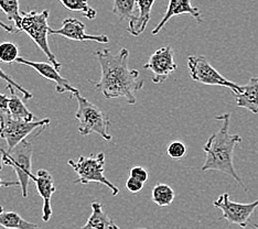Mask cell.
<instances>
[{
  "label": "cell",
  "instance_id": "1",
  "mask_svg": "<svg viewBox=\"0 0 258 229\" xmlns=\"http://www.w3.org/2000/svg\"><path fill=\"white\" fill-rule=\"evenodd\" d=\"M95 56L101 65L102 76L98 83H90L95 86L106 99L124 98L129 105L136 104V92L140 91L145 82L139 79L137 69L128 67L129 51L125 48L114 53L108 49L97 50Z\"/></svg>",
  "mask_w": 258,
  "mask_h": 229
},
{
  "label": "cell",
  "instance_id": "2",
  "mask_svg": "<svg viewBox=\"0 0 258 229\" xmlns=\"http://www.w3.org/2000/svg\"><path fill=\"white\" fill-rule=\"evenodd\" d=\"M215 120L222 122L220 129L212 133L208 139L207 143L203 145V150L207 155L202 171H219L231 176L237 183L247 192L242 179L239 178L234 168V149L243 141L239 134H233L230 132L231 115L226 113L215 117Z\"/></svg>",
  "mask_w": 258,
  "mask_h": 229
},
{
  "label": "cell",
  "instance_id": "3",
  "mask_svg": "<svg viewBox=\"0 0 258 229\" xmlns=\"http://www.w3.org/2000/svg\"><path fill=\"white\" fill-rule=\"evenodd\" d=\"M74 97L79 105L75 117L79 121L80 134L89 136L91 133H97L104 140L110 141L113 137L109 132L110 120L107 115L89 99L82 96L81 93L76 94Z\"/></svg>",
  "mask_w": 258,
  "mask_h": 229
},
{
  "label": "cell",
  "instance_id": "4",
  "mask_svg": "<svg viewBox=\"0 0 258 229\" xmlns=\"http://www.w3.org/2000/svg\"><path fill=\"white\" fill-rule=\"evenodd\" d=\"M50 17V11L49 10H43L41 13H38L36 10L28 11V13L22 14V19L20 27L18 29L19 32H25L31 40L36 43L39 49L42 51L45 56L48 57L50 63L53 64V65L60 70L62 68V65L57 62L56 57L54 56L53 53L50 50L49 46V41L48 37L50 35L49 30V23L48 19Z\"/></svg>",
  "mask_w": 258,
  "mask_h": 229
},
{
  "label": "cell",
  "instance_id": "5",
  "mask_svg": "<svg viewBox=\"0 0 258 229\" xmlns=\"http://www.w3.org/2000/svg\"><path fill=\"white\" fill-rule=\"evenodd\" d=\"M0 154H2L4 164L13 168L18 176L22 196L25 198L28 197L29 182L33 181L36 178L31 171L33 156L32 143L25 139L11 150L0 148Z\"/></svg>",
  "mask_w": 258,
  "mask_h": 229
},
{
  "label": "cell",
  "instance_id": "6",
  "mask_svg": "<svg viewBox=\"0 0 258 229\" xmlns=\"http://www.w3.org/2000/svg\"><path fill=\"white\" fill-rule=\"evenodd\" d=\"M68 164L74 172L78 174V180L74 181L76 184L87 185L91 183H99L106 185L113 193V195H118L119 189L109 182L104 175L105 170V155L99 152L96 156L80 157L78 160H69Z\"/></svg>",
  "mask_w": 258,
  "mask_h": 229
},
{
  "label": "cell",
  "instance_id": "7",
  "mask_svg": "<svg viewBox=\"0 0 258 229\" xmlns=\"http://www.w3.org/2000/svg\"><path fill=\"white\" fill-rule=\"evenodd\" d=\"M187 67H189V74L191 79L209 86H221L231 90L233 94H239L243 92V86H239L234 82L225 79L216 70L207 57L203 55H190L187 57Z\"/></svg>",
  "mask_w": 258,
  "mask_h": 229
},
{
  "label": "cell",
  "instance_id": "8",
  "mask_svg": "<svg viewBox=\"0 0 258 229\" xmlns=\"http://www.w3.org/2000/svg\"><path fill=\"white\" fill-rule=\"evenodd\" d=\"M49 125L50 119L25 121L16 119L10 115L3 121H0V138H3L7 142L8 150H11L34 130L42 129Z\"/></svg>",
  "mask_w": 258,
  "mask_h": 229
},
{
  "label": "cell",
  "instance_id": "9",
  "mask_svg": "<svg viewBox=\"0 0 258 229\" xmlns=\"http://www.w3.org/2000/svg\"><path fill=\"white\" fill-rule=\"evenodd\" d=\"M213 205L223 211V216L220 219H224L230 224L246 228L251 215L258 207V199L247 204L236 203L231 201L228 193H223L216 201L213 202Z\"/></svg>",
  "mask_w": 258,
  "mask_h": 229
},
{
  "label": "cell",
  "instance_id": "10",
  "mask_svg": "<svg viewBox=\"0 0 258 229\" xmlns=\"http://www.w3.org/2000/svg\"><path fill=\"white\" fill-rule=\"evenodd\" d=\"M144 68L151 70L154 73L152 83L162 84L178 68L177 63L174 61V51L171 46H163L157 50L149 57L148 62L145 64Z\"/></svg>",
  "mask_w": 258,
  "mask_h": 229
},
{
  "label": "cell",
  "instance_id": "11",
  "mask_svg": "<svg viewBox=\"0 0 258 229\" xmlns=\"http://www.w3.org/2000/svg\"><path fill=\"white\" fill-rule=\"evenodd\" d=\"M50 35H60V37L67 38L72 41H79V42H86V41H93L101 44H106L109 42L107 35L98 34L92 35L85 32V25L81 20L68 18L64 19L62 26L58 29H51L49 30Z\"/></svg>",
  "mask_w": 258,
  "mask_h": 229
},
{
  "label": "cell",
  "instance_id": "12",
  "mask_svg": "<svg viewBox=\"0 0 258 229\" xmlns=\"http://www.w3.org/2000/svg\"><path fill=\"white\" fill-rule=\"evenodd\" d=\"M16 63L23 64V65L31 67L45 80H48L50 82H54V83L56 84L55 91L58 94L70 93L71 98H73L76 94L80 93L78 88H75L71 84H70L67 79L62 78L60 73H58V69L52 63L49 64V63H43V62H33V61L26 60V58H23V57L17 58Z\"/></svg>",
  "mask_w": 258,
  "mask_h": 229
},
{
  "label": "cell",
  "instance_id": "13",
  "mask_svg": "<svg viewBox=\"0 0 258 229\" xmlns=\"http://www.w3.org/2000/svg\"><path fill=\"white\" fill-rule=\"evenodd\" d=\"M40 197L42 198V219L48 222L52 216L51 198L56 191L52 174L46 170H39L33 180Z\"/></svg>",
  "mask_w": 258,
  "mask_h": 229
},
{
  "label": "cell",
  "instance_id": "14",
  "mask_svg": "<svg viewBox=\"0 0 258 229\" xmlns=\"http://www.w3.org/2000/svg\"><path fill=\"white\" fill-rule=\"evenodd\" d=\"M180 15H190L192 18H195L199 23H202V15L200 13V10L197 7H193L191 0H169L165 16H163L161 21L155 27L151 34L157 35L162 30V28L166 26V23L171 19V18Z\"/></svg>",
  "mask_w": 258,
  "mask_h": 229
},
{
  "label": "cell",
  "instance_id": "15",
  "mask_svg": "<svg viewBox=\"0 0 258 229\" xmlns=\"http://www.w3.org/2000/svg\"><path fill=\"white\" fill-rule=\"evenodd\" d=\"M156 0H137L138 15L129 20L127 31L134 37H138L147 28L151 18V10Z\"/></svg>",
  "mask_w": 258,
  "mask_h": 229
},
{
  "label": "cell",
  "instance_id": "16",
  "mask_svg": "<svg viewBox=\"0 0 258 229\" xmlns=\"http://www.w3.org/2000/svg\"><path fill=\"white\" fill-rule=\"evenodd\" d=\"M236 106L245 108L251 114L258 115V76L251 78L246 85H243V92L234 94Z\"/></svg>",
  "mask_w": 258,
  "mask_h": 229
},
{
  "label": "cell",
  "instance_id": "17",
  "mask_svg": "<svg viewBox=\"0 0 258 229\" xmlns=\"http://www.w3.org/2000/svg\"><path fill=\"white\" fill-rule=\"evenodd\" d=\"M83 229L96 228V229H118L119 226L115 224V221L109 218L106 211L104 210L103 205L98 202L92 203V215L87 219Z\"/></svg>",
  "mask_w": 258,
  "mask_h": 229
},
{
  "label": "cell",
  "instance_id": "18",
  "mask_svg": "<svg viewBox=\"0 0 258 229\" xmlns=\"http://www.w3.org/2000/svg\"><path fill=\"white\" fill-rule=\"evenodd\" d=\"M7 88L10 92L9 96V111L11 116L16 119L25 120V121H34L37 120L36 116H34L30 110L27 108V106L23 103L21 97L16 93V88L7 84Z\"/></svg>",
  "mask_w": 258,
  "mask_h": 229
},
{
  "label": "cell",
  "instance_id": "19",
  "mask_svg": "<svg viewBox=\"0 0 258 229\" xmlns=\"http://www.w3.org/2000/svg\"><path fill=\"white\" fill-rule=\"evenodd\" d=\"M0 226L5 228H15V229H34L39 228L37 224H32L16 213V211H5L0 213Z\"/></svg>",
  "mask_w": 258,
  "mask_h": 229
},
{
  "label": "cell",
  "instance_id": "20",
  "mask_svg": "<svg viewBox=\"0 0 258 229\" xmlns=\"http://www.w3.org/2000/svg\"><path fill=\"white\" fill-rule=\"evenodd\" d=\"M174 197L175 193L173 189L167 184L159 183L152 190V201L160 207L170 206L172 204Z\"/></svg>",
  "mask_w": 258,
  "mask_h": 229
},
{
  "label": "cell",
  "instance_id": "21",
  "mask_svg": "<svg viewBox=\"0 0 258 229\" xmlns=\"http://www.w3.org/2000/svg\"><path fill=\"white\" fill-rule=\"evenodd\" d=\"M137 0H113V14L119 20H131L136 17Z\"/></svg>",
  "mask_w": 258,
  "mask_h": 229
},
{
  "label": "cell",
  "instance_id": "22",
  "mask_svg": "<svg viewBox=\"0 0 258 229\" xmlns=\"http://www.w3.org/2000/svg\"><path fill=\"white\" fill-rule=\"evenodd\" d=\"M0 9L7 17L8 20L15 23L14 27L16 28V32H18L22 19L19 0H0Z\"/></svg>",
  "mask_w": 258,
  "mask_h": 229
},
{
  "label": "cell",
  "instance_id": "23",
  "mask_svg": "<svg viewBox=\"0 0 258 229\" xmlns=\"http://www.w3.org/2000/svg\"><path fill=\"white\" fill-rule=\"evenodd\" d=\"M68 10L73 13H80L89 20H93L96 17V10L92 8L87 0H58Z\"/></svg>",
  "mask_w": 258,
  "mask_h": 229
},
{
  "label": "cell",
  "instance_id": "24",
  "mask_svg": "<svg viewBox=\"0 0 258 229\" xmlns=\"http://www.w3.org/2000/svg\"><path fill=\"white\" fill-rule=\"evenodd\" d=\"M19 48L14 42L0 43V63L11 64L17 61L19 56Z\"/></svg>",
  "mask_w": 258,
  "mask_h": 229
},
{
  "label": "cell",
  "instance_id": "25",
  "mask_svg": "<svg viewBox=\"0 0 258 229\" xmlns=\"http://www.w3.org/2000/svg\"><path fill=\"white\" fill-rule=\"evenodd\" d=\"M186 154V146L181 141H173L167 148V155L173 160H180Z\"/></svg>",
  "mask_w": 258,
  "mask_h": 229
},
{
  "label": "cell",
  "instance_id": "26",
  "mask_svg": "<svg viewBox=\"0 0 258 229\" xmlns=\"http://www.w3.org/2000/svg\"><path fill=\"white\" fill-rule=\"evenodd\" d=\"M0 79L7 82L8 84L13 85L17 91H19L23 95V99H25V101H29V99H31L33 97V95H32L30 92H28L26 88H23L21 85H19L18 83H17V82L13 78H11V76H9L8 74H6L4 70L2 69V67H0Z\"/></svg>",
  "mask_w": 258,
  "mask_h": 229
},
{
  "label": "cell",
  "instance_id": "27",
  "mask_svg": "<svg viewBox=\"0 0 258 229\" xmlns=\"http://www.w3.org/2000/svg\"><path fill=\"white\" fill-rule=\"evenodd\" d=\"M129 176L142 181V182H144V183H146V182H147L149 179L148 172L146 171L143 167H133L131 170H129Z\"/></svg>",
  "mask_w": 258,
  "mask_h": 229
},
{
  "label": "cell",
  "instance_id": "28",
  "mask_svg": "<svg viewBox=\"0 0 258 229\" xmlns=\"http://www.w3.org/2000/svg\"><path fill=\"white\" fill-rule=\"evenodd\" d=\"M9 111V97L0 93V121L10 116Z\"/></svg>",
  "mask_w": 258,
  "mask_h": 229
},
{
  "label": "cell",
  "instance_id": "29",
  "mask_svg": "<svg viewBox=\"0 0 258 229\" xmlns=\"http://www.w3.org/2000/svg\"><path fill=\"white\" fill-rule=\"evenodd\" d=\"M144 182L129 176V179L126 182V189L132 194H136L144 189Z\"/></svg>",
  "mask_w": 258,
  "mask_h": 229
},
{
  "label": "cell",
  "instance_id": "30",
  "mask_svg": "<svg viewBox=\"0 0 258 229\" xmlns=\"http://www.w3.org/2000/svg\"><path fill=\"white\" fill-rule=\"evenodd\" d=\"M3 164H4V162L0 161V171H2V170H3ZM17 185L20 186L19 181L7 182V181H3L2 178H0V187H2V186H6V187H8V186H17Z\"/></svg>",
  "mask_w": 258,
  "mask_h": 229
},
{
  "label": "cell",
  "instance_id": "31",
  "mask_svg": "<svg viewBox=\"0 0 258 229\" xmlns=\"http://www.w3.org/2000/svg\"><path fill=\"white\" fill-rule=\"evenodd\" d=\"M0 28L4 29V30H5L6 32H9V33L16 32V28H15V27H13V26H7V25H6V23L3 22L2 20H0Z\"/></svg>",
  "mask_w": 258,
  "mask_h": 229
},
{
  "label": "cell",
  "instance_id": "32",
  "mask_svg": "<svg viewBox=\"0 0 258 229\" xmlns=\"http://www.w3.org/2000/svg\"><path fill=\"white\" fill-rule=\"evenodd\" d=\"M3 210H4V207H3V206H0V213H2Z\"/></svg>",
  "mask_w": 258,
  "mask_h": 229
}]
</instances>
